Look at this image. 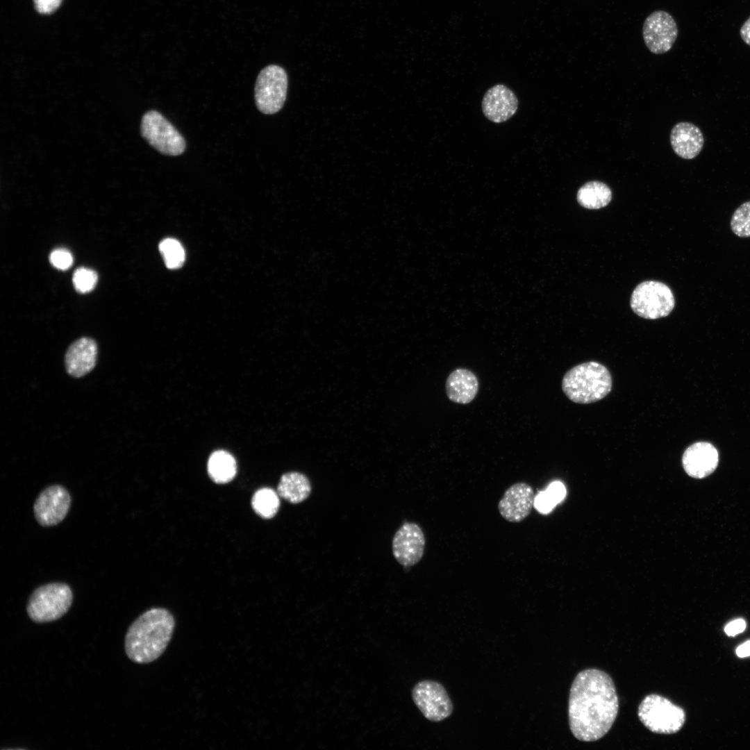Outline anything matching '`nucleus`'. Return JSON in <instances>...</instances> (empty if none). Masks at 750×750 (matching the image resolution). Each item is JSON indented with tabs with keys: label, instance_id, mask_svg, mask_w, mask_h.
Masks as SVG:
<instances>
[{
	"label": "nucleus",
	"instance_id": "obj_1",
	"mask_svg": "<svg viewBox=\"0 0 750 750\" xmlns=\"http://www.w3.org/2000/svg\"><path fill=\"white\" fill-rule=\"evenodd\" d=\"M618 710L616 688L607 673L587 669L576 676L569 691L568 717L576 739L594 742L603 738L615 722Z\"/></svg>",
	"mask_w": 750,
	"mask_h": 750
},
{
	"label": "nucleus",
	"instance_id": "obj_2",
	"mask_svg": "<svg viewBox=\"0 0 750 750\" xmlns=\"http://www.w3.org/2000/svg\"><path fill=\"white\" fill-rule=\"evenodd\" d=\"M173 615L163 608H153L140 615L129 626L124 640L125 651L132 661L147 664L165 651L175 628Z\"/></svg>",
	"mask_w": 750,
	"mask_h": 750
},
{
	"label": "nucleus",
	"instance_id": "obj_3",
	"mask_svg": "<svg viewBox=\"0 0 750 750\" xmlns=\"http://www.w3.org/2000/svg\"><path fill=\"white\" fill-rule=\"evenodd\" d=\"M562 389L567 397L574 403H594L603 399L611 391V375L599 362H583L565 373Z\"/></svg>",
	"mask_w": 750,
	"mask_h": 750
},
{
	"label": "nucleus",
	"instance_id": "obj_4",
	"mask_svg": "<svg viewBox=\"0 0 750 750\" xmlns=\"http://www.w3.org/2000/svg\"><path fill=\"white\" fill-rule=\"evenodd\" d=\"M73 601L70 587L64 583H51L36 588L30 596L26 610L36 623H46L62 617Z\"/></svg>",
	"mask_w": 750,
	"mask_h": 750
},
{
	"label": "nucleus",
	"instance_id": "obj_5",
	"mask_svg": "<svg viewBox=\"0 0 750 750\" xmlns=\"http://www.w3.org/2000/svg\"><path fill=\"white\" fill-rule=\"evenodd\" d=\"M638 715L647 728L658 734L676 733L685 722L683 708L656 694L644 697L638 706Z\"/></svg>",
	"mask_w": 750,
	"mask_h": 750
},
{
	"label": "nucleus",
	"instance_id": "obj_6",
	"mask_svg": "<svg viewBox=\"0 0 750 750\" xmlns=\"http://www.w3.org/2000/svg\"><path fill=\"white\" fill-rule=\"evenodd\" d=\"M631 307L641 317L656 319L667 316L674 309L675 300L671 289L665 283L647 281L640 283L631 297Z\"/></svg>",
	"mask_w": 750,
	"mask_h": 750
},
{
	"label": "nucleus",
	"instance_id": "obj_7",
	"mask_svg": "<svg viewBox=\"0 0 750 750\" xmlns=\"http://www.w3.org/2000/svg\"><path fill=\"white\" fill-rule=\"evenodd\" d=\"M140 132L148 143L162 154L178 156L185 149L184 138L156 110L144 113L141 121Z\"/></svg>",
	"mask_w": 750,
	"mask_h": 750
},
{
	"label": "nucleus",
	"instance_id": "obj_8",
	"mask_svg": "<svg viewBox=\"0 0 750 750\" xmlns=\"http://www.w3.org/2000/svg\"><path fill=\"white\" fill-rule=\"evenodd\" d=\"M288 76L280 66L271 65L259 73L255 85V102L258 109L267 115L279 111L285 101Z\"/></svg>",
	"mask_w": 750,
	"mask_h": 750
},
{
	"label": "nucleus",
	"instance_id": "obj_9",
	"mask_svg": "<svg viewBox=\"0 0 750 750\" xmlns=\"http://www.w3.org/2000/svg\"><path fill=\"white\" fill-rule=\"evenodd\" d=\"M414 703L428 720L440 722L449 717L453 704L442 684L433 681L417 683L412 690Z\"/></svg>",
	"mask_w": 750,
	"mask_h": 750
},
{
	"label": "nucleus",
	"instance_id": "obj_10",
	"mask_svg": "<svg viewBox=\"0 0 750 750\" xmlns=\"http://www.w3.org/2000/svg\"><path fill=\"white\" fill-rule=\"evenodd\" d=\"M642 35L648 49L655 54L669 51L678 36V27L673 17L665 10H656L644 20Z\"/></svg>",
	"mask_w": 750,
	"mask_h": 750
},
{
	"label": "nucleus",
	"instance_id": "obj_11",
	"mask_svg": "<svg viewBox=\"0 0 750 750\" xmlns=\"http://www.w3.org/2000/svg\"><path fill=\"white\" fill-rule=\"evenodd\" d=\"M71 505L69 492L62 485H53L43 490L37 497L33 511L42 526H52L66 517Z\"/></svg>",
	"mask_w": 750,
	"mask_h": 750
},
{
	"label": "nucleus",
	"instance_id": "obj_12",
	"mask_svg": "<svg viewBox=\"0 0 750 750\" xmlns=\"http://www.w3.org/2000/svg\"><path fill=\"white\" fill-rule=\"evenodd\" d=\"M425 544V536L421 527L415 523H405L393 538V555L401 565L411 567L422 558Z\"/></svg>",
	"mask_w": 750,
	"mask_h": 750
},
{
	"label": "nucleus",
	"instance_id": "obj_13",
	"mask_svg": "<svg viewBox=\"0 0 750 750\" xmlns=\"http://www.w3.org/2000/svg\"><path fill=\"white\" fill-rule=\"evenodd\" d=\"M535 497L533 489L529 484L515 483L504 492L498 503V510L508 522H521L531 512Z\"/></svg>",
	"mask_w": 750,
	"mask_h": 750
},
{
	"label": "nucleus",
	"instance_id": "obj_14",
	"mask_svg": "<svg viewBox=\"0 0 750 750\" xmlns=\"http://www.w3.org/2000/svg\"><path fill=\"white\" fill-rule=\"evenodd\" d=\"M518 99L508 87L497 84L487 90L483 101L482 110L487 119L494 123L504 122L517 112Z\"/></svg>",
	"mask_w": 750,
	"mask_h": 750
},
{
	"label": "nucleus",
	"instance_id": "obj_15",
	"mask_svg": "<svg viewBox=\"0 0 750 750\" xmlns=\"http://www.w3.org/2000/svg\"><path fill=\"white\" fill-rule=\"evenodd\" d=\"M718 462L717 450L706 442L692 444L685 449L682 456L685 472L694 478H703L711 474L716 469Z\"/></svg>",
	"mask_w": 750,
	"mask_h": 750
},
{
	"label": "nucleus",
	"instance_id": "obj_16",
	"mask_svg": "<svg viewBox=\"0 0 750 750\" xmlns=\"http://www.w3.org/2000/svg\"><path fill=\"white\" fill-rule=\"evenodd\" d=\"M98 356L96 341L83 337L74 341L68 347L65 356L67 372L75 378H81L90 372L95 367Z\"/></svg>",
	"mask_w": 750,
	"mask_h": 750
},
{
	"label": "nucleus",
	"instance_id": "obj_17",
	"mask_svg": "<svg viewBox=\"0 0 750 750\" xmlns=\"http://www.w3.org/2000/svg\"><path fill=\"white\" fill-rule=\"evenodd\" d=\"M670 143L676 155L690 160L696 158L701 151L704 138L698 126L690 122H681L672 128Z\"/></svg>",
	"mask_w": 750,
	"mask_h": 750
},
{
	"label": "nucleus",
	"instance_id": "obj_18",
	"mask_svg": "<svg viewBox=\"0 0 750 750\" xmlns=\"http://www.w3.org/2000/svg\"><path fill=\"white\" fill-rule=\"evenodd\" d=\"M448 399L454 403L467 404L472 401L478 391V381L474 372L465 368L453 370L445 384Z\"/></svg>",
	"mask_w": 750,
	"mask_h": 750
},
{
	"label": "nucleus",
	"instance_id": "obj_19",
	"mask_svg": "<svg viewBox=\"0 0 750 750\" xmlns=\"http://www.w3.org/2000/svg\"><path fill=\"white\" fill-rule=\"evenodd\" d=\"M278 495L291 503H299L306 500L311 492L308 478L297 472L282 475L277 487Z\"/></svg>",
	"mask_w": 750,
	"mask_h": 750
},
{
	"label": "nucleus",
	"instance_id": "obj_20",
	"mask_svg": "<svg viewBox=\"0 0 750 750\" xmlns=\"http://www.w3.org/2000/svg\"><path fill=\"white\" fill-rule=\"evenodd\" d=\"M578 203L588 209H599L606 206L611 201L612 191L606 183L591 181L585 183L578 190Z\"/></svg>",
	"mask_w": 750,
	"mask_h": 750
},
{
	"label": "nucleus",
	"instance_id": "obj_21",
	"mask_svg": "<svg viewBox=\"0 0 750 750\" xmlns=\"http://www.w3.org/2000/svg\"><path fill=\"white\" fill-rule=\"evenodd\" d=\"M237 471L235 458L228 452L219 450L213 452L208 461V472L217 483H226L235 476Z\"/></svg>",
	"mask_w": 750,
	"mask_h": 750
},
{
	"label": "nucleus",
	"instance_id": "obj_22",
	"mask_svg": "<svg viewBox=\"0 0 750 750\" xmlns=\"http://www.w3.org/2000/svg\"><path fill=\"white\" fill-rule=\"evenodd\" d=\"M273 489L265 488L253 494L251 506L257 515L265 519L272 518L278 512L280 501Z\"/></svg>",
	"mask_w": 750,
	"mask_h": 750
},
{
	"label": "nucleus",
	"instance_id": "obj_23",
	"mask_svg": "<svg viewBox=\"0 0 750 750\" xmlns=\"http://www.w3.org/2000/svg\"><path fill=\"white\" fill-rule=\"evenodd\" d=\"M159 250L167 267L177 269L185 261V251L178 241L172 238L163 240L159 244Z\"/></svg>",
	"mask_w": 750,
	"mask_h": 750
},
{
	"label": "nucleus",
	"instance_id": "obj_24",
	"mask_svg": "<svg viewBox=\"0 0 750 750\" xmlns=\"http://www.w3.org/2000/svg\"><path fill=\"white\" fill-rule=\"evenodd\" d=\"M731 228L738 237H750V201L743 203L734 211Z\"/></svg>",
	"mask_w": 750,
	"mask_h": 750
},
{
	"label": "nucleus",
	"instance_id": "obj_25",
	"mask_svg": "<svg viewBox=\"0 0 750 750\" xmlns=\"http://www.w3.org/2000/svg\"><path fill=\"white\" fill-rule=\"evenodd\" d=\"M97 273L89 268L80 267L73 274V284L79 293H88L92 290L97 282Z\"/></svg>",
	"mask_w": 750,
	"mask_h": 750
},
{
	"label": "nucleus",
	"instance_id": "obj_26",
	"mask_svg": "<svg viewBox=\"0 0 750 750\" xmlns=\"http://www.w3.org/2000/svg\"><path fill=\"white\" fill-rule=\"evenodd\" d=\"M51 264L58 269L66 270L73 263L72 253L65 249H57L51 251L49 256Z\"/></svg>",
	"mask_w": 750,
	"mask_h": 750
},
{
	"label": "nucleus",
	"instance_id": "obj_27",
	"mask_svg": "<svg viewBox=\"0 0 750 750\" xmlns=\"http://www.w3.org/2000/svg\"><path fill=\"white\" fill-rule=\"evenodd\" d=\"M556 506V503L546 491L540 492L535 495L534 507L539 512L544 515L548 514Z\"/></svg>",
	"mask_w": 750,
	"mask_h": 750
},
{
	"label": "nucleus",
	"instance_id": "obj_28",
	"mask_svg": "<svg viewBox=\"0 0 750 750\" xmlns=\"http://www.w3.org/2000/svg\"><path fill=\"white\" fill-rule=\"evenodd\" d=\"M553 501L557 504L560 503L566 496V488L563 483L560 481L551 483L545 490Z\"/></svg>",
	"mask_w": 750,
	"mask_h": 750
},
{
	"label": "nucleus",
	"instance_id": "obj_29",
	"mask_svg": "<svg viewBox=\"0 0 750 750\" xmlns=\"http://www.w3.org/2000/svg\"><path fill=\"white\" fill-rule=\"evenodd\" d=\"M36 10L42 14L53 12L60 4L61 0H33Z\"/></svg>",
	"mask_w": 750,
	"mask_h": 750
},
{
	"label": "nucleus",
	"instance_id": "obj_30",
	"mask_svg": "<svg viewBox=\"0 0 750 750\" xmlns=\"http://www.w3.org/2000/svg\"><path fill=\"white\" fill-rule=\"evenodd\" d=\"M746 626V622L743 619H737L726 625L724 632L728 636L733 637L742 633Z\"/></svg>",
	"mask_w": 750,
	"mask_h": 750
},
{
	"label": "nucleus",
	"instance_id": "obj_31",
	"mask_svg": "<svg viewBox=\"0 0 750 750\" xmlns=\"http://www.w3.org/2000/svg\"><path fill=\"white\" fill-rule=\"evenodd\" d=\"M740 33L742 40L750 46V17L742 26Z\"/></svg>",
	"mask_w": 750,
	"mask_h": 750
},
{
	"label": "nucleus",
	"instance_id": "obj_32",
	"mask_svg": "<svg viewBox=\"0 0 750 750\" xmlns=\"http://www.w3.org/2000/svg\"><path fill=\"white\" fill-rule=\"evenodd\" d=\"M736 654L739 658L750 656V640L745 642L736 649Z\"/></svg>",
	"mask_w": 750,
	"mask_h": 750
}]
</instances>
